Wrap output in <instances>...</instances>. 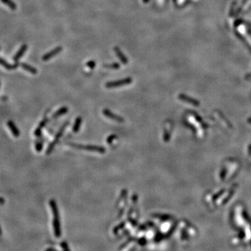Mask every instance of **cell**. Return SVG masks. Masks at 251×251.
<instances>
[{
	"label": "cell",
	"instance_id": "obj_15",
	"mask_svg": "<svg viewBox=\"0 0 251 251\" xmlns=\"http://www.w3.org/2000/svg\"><path fill=\"white\" fill-rule=\"evenodd\" d=\"M1 1H2L4 4H6L8 8H11V10H15L17 8L16 4H15L14 1H13L12 0H1Z\"/></svg>",
	"mask_w": 251,
	"mask_h": 251
},
{
	"label": "cell",
	"instance_id": "obj_11",
	"mask_svg": "<svg viewBox=\"0 0 251 251\" xmlns=\"http://www.w3.org/2000/svg\"><path fill=\"white\" fill-rule=\"evenodd\" d=\"M1 64L7 70H14L15 68H18L19 66L18 62H16L15 63H14V64H10V63H8L7 62V61H5L3 58H1Z\"/></svg>",
	"mask_w": 251,
	"mask_h": 251
},
{
	"label": "cell",
	"instance_id": "obj_21",
	"mask_svg": "<svg viewBox=\"0 0 251 251\" xmlns=\"http://www.w3.org/2000/svg\"><path fill=\"white\" fill-rule=\"evenodd\" d=\"M4 199H3V197H1V204H4Z\"/></svg>",
	"mask_w": 251,
	"mask_h": 251
},
{
	"label": "cell",
	"instance_id": "obj_13",
	"mask_svg": "<svg viewBox=\"0 0 251 251\" xmlns=\"http://www.w3.org/2000/svg\"><path fill=\"white\" fill-rule=\"evenodd\" d=\"M82 124V117H78L76 118V119H75V123H74L73 128H72V130H73V133H76L79 132V130H80V126H81Z\"/></svg>",
	"mask_w": 251,
	"mask_h": 251
},
{
	"label": "cell",
	"instance_id": "obj_17",
	"mask_svg": "<svg viewBox=\"0 0 251 251\" xmlns=\"http://www.w3.org/2000/svg\"><path fill=\"white\" fill-rule=\"evenodd\" d=\"M43 142V139H41V140L38 141L37 144H36V150H37V152H41V150H42Z\"/></svg>",
	"mask_w": 251,
	"mask_h": 251
},
{
	"label": "cell",
	"instance_id": "obj_16",
	"mask_svg": "<svg viewBox=\"0 0 251 251\" xmlns=\"http://www.w3.org/2000/svg\"><path fill=\"white\" fill-rule=\"evenodd\" d=\"M105 68H110V69H119L120 68V64L119 63H108V64L104 65Z\"/></svg>",
	"mask_w": 251,
	"mask_h": 251
},
{
	"label": "cell",
	"instance_id": "obj_1",
	"mask_svg": "<svg viewBox=\"0 0 251 251\" xmlns=\"http://www.w3.org/2000/svg\"><path fill=\"white\" fill-rule=\"evenodd\" d=\"M49 204L51 209H52L53 216H54V219H53V227H54V234H55V236L58 237L60 236V224L57 205L56 202L54 199H50L49 202Z\"/></svg>",
	"mask_w": 251,
	"mask_h": 251
},
{
	"label": "cell",
	"instance_id": "obj_4",
	"mask_svg": "<svg viewBox=\"0 0 251 251\" xmlns=\"http://www.w3.org/2000/svg\"><path fill=\"white\" fill-rule=\"evenodd\" d=\"M131 82H132L131 78H126L124 79H121V80L108 82L106 84V87L109 89L115 88V87H121V86L128 85L131 83Z\"/></svg>",
	"mask_w": 251,
	"mask_h": 251
},
{
	"label": "cell",
	"instance_id": "obj_18",
	"mask_svg": "<svg viewBox=\"0 0 251 251\" xmlns=\"http://www.w3.org/2000/svg\"><path fill=\"white\" fill-rule=\"evenodd\" d=\"M117 137V135H115V134H112V135H110V136L108 137L107 140H106V142H107L108 144H112V142L114 141V139H116Z\"/></svg>",
	"mask_w": 251,
	"mask_h": 251
},
{
	"label": "cell",
	"instance_id": "obj_9",
	"mask_svg": "<svg viewBox=\"0 0 251 251\" xmlns=\"http://www.w3.org/2000/svg\"><path fill=\"white\" fill-rule=\"evenodd\" d=\"M48 122V119L47 117H46V118H44L43 119L42 121L40 122V123H39V125L38 126L37 129H36L35 131H34V135H35L36 136H37V137L41 136V131H42L43 128L46 126Z\"/></svg>",
	"mask_w": 251,
	"mask_h": 251
},
{
	"label": "cell",
	"instance_id": "obj_2",
	"mask_svg": "<svg viewBox=\"0 0 251 251\" xmlns=\"http://www.w3.org/2000/svg\"><path fill=\"white\" fill-rule=\"evenodd\" d=\"M68 145H69L70 147L75 148V149H84V150L88 151V152H97L99 154H104L106 153V150L103 147H101V146H97V145H89V144H76V143H73V142H68Z\"/></svg>",
	"mask_w": 251,
	"mask_h": 251
},
{
	"label": "cell",
	"instance_id": "obj_3",
	"mask_svg": "<svg viewBox=\"0 0 251 251\" xmlns=\"http://www.w3.org/2000/svg\"><path fill=\"white\" fill-rule=\"evenodd\" d=\"M68 122H66V123H65L62 126V127L60 128L59 132H58V133L56 134V136L54 137V140H53L52 142H51L49 146H48L47 151H46V154H51V153H52V150L54 149V147H55L56 144L57 143L58 141H59V139L60 138V137L62 136L63 131H64V130H65V128L66 127V126H68Z\"/></svg>",
	"mask_w": 251,
	"mask_h": 251
},
{
	"label": "cell",
	"instance_id": "obj_10",
	"mask_svg": "<svg viewBox=\"0 0 251 251\" xmlns=\"http://www.w3.org/2000/svg\"><path fill=\"white\" fill-rule=\"evenodd\" d=\"M7 125L10 130L11 131V133H13V136L15 137H18L20 136V130H18V128H17V126L15 125V123H13V121H11V120L8 121L7 122Z\"/></svg>",
	"mask_w": 251,
	"mask_h": 251
},
{
	"label": "cell",
	"instance_id": "obj_19",
	"mask_svg": "<svg viewBox=\"0 0 251 251\" xmlns=\"http://www.w3.org/2000/svg\"><path fill=\"white\" fill-rule=\"evenodd\" d=\"M126 195H127V190L126 189H122L121 194H120V197L118 200V204L120 202H121V200L123 199V198H124L126 196Z\"/></svg>",
	"mask_w": 251,
	"mask_h": 251
},
{
	"label": "cell",
	"instance_id": "obj_20",
	"mask_svg": "<svg viewBox=\"0 0 251 251\" xmlns=\"http://www.w3.org/2000/svg\"><path fill=\"white\" fill-rule=\"evenodd\" d=\"M86 65H87V66L90 68V69H93V68H95L96 62L94 61H93V60H90V61H87V64Z\"/></svg>",
	"mask_w": 251,
	"mask_h": 251
},
{
	"label": "cell",
	"instance_id": "obj_6",
	"mask_svg": "<svg viewBox=\"0 0 251 251\" xmlns=\"http://www.w3.org/2000/svg\"><path fill=\"white\" fill-rule=\"evenodd\" d=\"M61 50H62V47H61V46L56 47L55 48H54V49L52 50L51 51H50V52H48L46 53V54H45L43 56L42 59L43 60V61H48V60H50L54 57V56H56L57 54H59Z\"/></svg>",
	"mask_w": 251,
	"mask_h": 251
},
{
	"label": "cell",
	"instance_id": "obj_5",
	"mask_svg": "<svg viewBox=\"0 0 251 251\" xmlns=\"http://www.w3.org/2000/svg\"><path fill=\"white\" fill-rule=\"evenodd\" d=\"M103 114L104 116H106V117L112 120H114V121L119 122L124 121V119L122 117L114 114V113L112 112L109 110L108 109H104L103 110Z\"/></svg>",
	"mask_w": 251,
	"mask_h": 251
},
{
	"label": "cell",
	"instance_id": "obj_7",
	"mask_svg": "<svg viewBox=\"0 0 251 251\" xmlns=\"http://www.w3.org/2000/svg\"><path fill=\"white\" fill-rule=\"evenodd\" d=\"M114 50L115 54H116V55L117 56V57L119 59L120 61H121V62L123 63V64H127L128 62V60L127 59V57H126L125 54L121 52L120 48L118 47H114Z\"/></svg>",
	"mask_w": 251,
	"mask_h": 251
},
{
	"label": "cell",
	"instance_id": "obj_12",
	"mask_svg": "<svg viewBox=\"0 0 251 251\" xmlns=\"http://www.w3.org/2000/svg\"><path fill=\"white\" fill-rule=\"evenodd\" d=\"M20 66L22 68H23L24 70H25L26 71L30 72V73L34 74V75H36V74L37 73V69L36 68H34L32 66H31V65L28 64V63H22L21 64H20Z\"/></svg>",
	"mask_w": 251,
	"mask_h": 251
},
{
	"label": "cell",
	"instance_id": "obj_14",
	"mask_svg": "<svg viewBox=\"0 0 251 251\" xmlns=\"http://www.w3.org/2000/svg\"><path fill=\"white\" fill-rule=\"evenodd\" d=\"M68 108H66V107H62V108H59V109L57 111H56L55 112H54V114H52V118L53 119H54L59 117L61 116V115L65 114L66 113L68 112Z\"/></svg>",
	"mask_w": 251,
	"mask_h": 251
},
{
	"label": "cell",
	"instance_id": "obj_8",
	"mask_svg": "<svg viewBox=\"0 0 251 251\" xmlns=\"http://www.w3.org/2000/svg\"><path fill=\"white\" fill-rule=\"evenodd\" d=\"M27 49V46L26 44H23L21 47H20V49H19V50L15 53L14 57H13V60H14L15 62H18L19 59H20V58L24 55V54H25V52H26Z\"/></svg>",
	"mask_w": 251,
	"mask_h": 251
}]
</instances>
